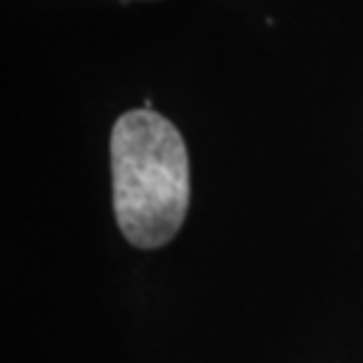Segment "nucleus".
Wrapping results in <instances>:
<instances>
[{
  "label": "nucleus",
  "instance_id": "1",
  "mask_svg": "<svg viewBox=\"0 0 363 363\" xmlns=\"http://www.w3.org/2000/svg\"><path fill=\"white\" fill-rule=\"evenodd\" d=\"M113 215L142 250L175 238L189 210V154L179 130L151 108L123 113L111 130Z\"/></svg>",
  "mask_w": 363,
  "mask_h": 363
}]
</instances>
